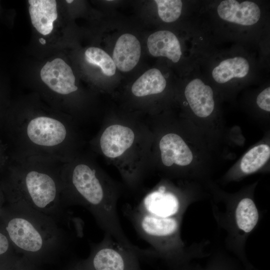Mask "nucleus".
<instances>
[{"mask_svg":"<svg viewBox=\"0 0 270 270\" xmlns=\"http://www.w3.org/2000/svg\"><path fill=\"white\" fill-rule=\"evenodd\" d=\"M11 158L40 157L62 162L72 159L73 130L63 114L24 112L7 118Z\"/></svg>","mask_w":270,"mask_h":270,"instance_id":"f257e3e1","label":"nucleus"},{"mask_svg":"<svg viewBox=\"0 0 270 270\" xmlns=\"http://www.w3.org/2000/svg\"><path fill=\"white\" fill-rule=\"evenodd\" d=\"M77 162L72 159L62 165L63 192L87 206L105 234L127 248H134L120 226L116 198L106 192L95 168L84 162Z\"/></svg>","mask_w":270,"mask_h":270,"instance_id":"f03ea898","label":"nucleus"},{"mask_svg":"<svg viewBox=\"0 0 270 270\" xmlns=\"http://www.w3.org/2000/svg\"><path fill=\"white\" fill-rule=\"evenodd\" d=\"M10 158L14 190L22 201L44 208L58 200L63 192L64 162L40 157Z\"/></svg>","mask_w":270,"mask_h":270,"instance_id":"7ed1b4c3","label":"nucleus"},{"mask_svg":"<svg viewBox=\"0 0 270 270\" xmlns=\"http://www.w3.org/2000/svg\"><path fill=\"white\" fill-rule=\"evenodd\" d=\"M126 212L139 236L150 245L153 251L176 262L180 268L197 258L198 253L186 250L181 238L182 217L160 218L134 208H126Z\"/></svg>","mask_w":270,"mask_h":270,"instance_id":"20e7f679","label":"nucleus"},{"mask_svg":"<svg viewBox=\"0 0 270 270\" xmlns=\"http://www.w3.org/2000/svg\"><path fill=\"white\" fill-rule=\"evenodd\" d=\"M188 207L175 194L166 192V186H162L146 195L138 206L134 208L145 214L167 218L182 217Z\"/></svg>","mask_w":270,"mask_h":270,"instance_id":"39448f33","label":"nucleus"},{"mask_svg":"<svg viewBox=\"0 0 270 270\" xmlns=\"http://www.w3.org/2000/svg\"><path fill=\"white\" fill-rule=\"evenodd\" d=\"M92 258L95 270H126V257L140 251L118 242L112 237L105 234L102 241L96 247Z\"/></svg>","mask_w":270,"mask_h":270,"instance_id":"423d86ee","label":"nucleus"},{"mask_svg":"<svg viewBox=\"0 0 270 270\" xmlns=\"http://www.w3.org/2000/svg\"><path fill=\"white\" fill-rule=\"evenodd\" d=\"M40 75L50 90L58 95L66 96L78 90L71 68L62 58L48 62L42 68Z\"/></svg>","mask_w":270,"mask_h":270,"instance_id":"0eeeda50","label":"nucleus"},{"mask_svg":"<svg viewBox=\"0 0 270 270\" xmlns=\"http://www.w3.org/2000/svg\"><path fill=\"white\" fill-rule=\"evenodd\" d=\"M6 230L12 241L24 250L37 252L43 247L42 234L26 218L17 217L12 219Z\"/></svg>","mask_w":270,"mask_h":270,"instance_id":"6e6552de","label":"nucleus"},{"mask_svg":"<svg viewBox=\"0 0 270 270\" xmlns=\"http://www.w3.org/2000/svg\"><path fill=\"white\" fill-rule=\"evenodd\" d=\"M217 11L222 20L242 26L256 24L260 17V10L254 2L244 1L239 3L235 0L222 1Z\"/></svg>","mask_w":270,"mask_h":270,"instance_id":"1a4fd4ad","label":"nucleus"},{"mask_svg":"<svg viewBox=\"0 0 270 270\" xmlns=\"http://www.w3.org/2000/svg\"><path fill=\"white\" fill-rule=\"evenodd\" d=\"M134 134L129 128L120 124L109 126L102 134L100 144L102 153L110 158L122 154L133 144Z\"/></svg>","mask_w":270,"mask_h":270,"instance_id":"9d476101","label":"nucleus"},{"mask_svg":"<svg viewBox=\"0 0 270 270\" xmlns=\"http://www.w3.org/2000/svg\"><path fill=\"white\" fill-rule=\"evenodd\" d=\"M140 54L141 46L138 38L133 34H124L118 39L112 58L120 70L128 72L136 66Z\"/></svg>","mask_w":270,"mask_h":270,"instance_id":"9b49d317","label":"nucleus"},{"mask_svg":"<svg viewBox=\"0 0 270 270\" xmlns=\"http://www.w3.org/2000/svg\"><path fill=\"white\" fill-rule=\"evenodd\" d=\"M184 94L193 112L197 116L205 118L210 116L214 107L212 88L199 78L190 82L186 86Z\"/></svg>","mask_w":270,"mask_h":270,"instance_id":"f8f14e48","label":"nucleus"},{"mask_svg":"<svg viewBox=\"0 0 270 270\" xmlns=\"http://www.w3.org/2000/svg\"><path fill=\"white\" fill-rule=\"evenodd\" d=\"M160 148L162 163L166 166H170L174 164L185 166L192 162V151L176 134L171 133L164 136L160 140Z\"/></svg>","mask_w":270,"mask_h":270,"instance_id":"ddd939ff","label":"nucleus"},{"mask_svg":"<svg viewBox=\"0 0 270 270\" xmlns=\"http://www.w3.org/2000/svg\"><path fill=\"white\" fill-rule=\"evenodd\" d=\"M147 46L152 56H165L174 62H178L182 55L178 38L168 30H159L151 34L148 38Z\"/></svg>","mask_w":270,"mask_h":270,"instance_id":"4468645a","label":"nucleus"},{"mask_svg":"<svg viewBox=\"0 0 270 270\" xmlns=\"http://www.w3.org/2000/svg\"><path fill=\"white\" fill-rule=\"evenodd\" d=\"M28 8L32 23L41 34L48 35L52 32L53 23L58 18L56 1L29 0Z\"/></svg>","mask_w":270,"mask_h":270,"instance_id":"2eb2a0df","label":"nucleus"},{"mask_svg":"<svg viewBox=\"0 0 270 270\" xmlns=\"http://www.w3.org/2000/svg\"><path fill=\"white\" fill-rule=\"evenodd\" d=\"M166 84V80L160 70L152 68L146 72L135 81L131 90L136 96H144L162 92Z\"/></svg>","mask_w":270,"mask_h":270,"instance_id":"dca6fc26","label":"nucleus"},{"mask_svg":"<svg viewBox=\"0 0 270 270\" xmlns=\"http://www.w3.org/2000/svg\"><path fill=\"white\" fill-rule=\"evenodd\" d=\"M249 68L248 62L246 58L235 57L220 62L212 70V76L216 82L224 84L234 78H244L248 74Z\"/></svg>","mask_w":270,"mask_h":270,"instance_id":"f3484780","label":"nucleus"},{"mask_svg":"<svg viewBox=\"0 0 270 270\" xmlns=\"http://www.w3.org/2000/svg\"><path fill=\"white\" fill-rule=\"evenodd\" d=\"M191 260L182 267L180 270H240L238 261L224 254H216L206 260V263L200 264Z\"/></svg>","mask_w":270,"mask_h":270,"instance_id":"a211bd4d","label":"nucleus"},{"mask_svg":"<svg viewBox=\"0 0 270 270\" xmlns=\"http://www.w3.org/2000/svg\"><path fill=\"white\" fill-rule=\"evenodd\" d=\"M270 156V148L268 145L262 144L254 146L243 156L240 169L246 174L254 172L264 166Z\"/></svg>","mask_w":270,"mask_h":270,"instance_id":"6ab92c4d","label":"nucleus"},{"mask_svg":"<svg viewBox=\"0 0 270 270\" xmlns=\"http://www.w3.org/2000/svg\"><path fill=\"white\" fill-rule=\"evenodd\" d=\"M84 56L88 62L100 67L104 75L112 76L115 74L116 64L112 58L104 50L90 47L86 50Z\"/></svg>","mask_w":270,"mask_h":270,"instance_id":"aec40b11","label":"nucleus"},{"mask_svg":"<svg viewBox=\"0 0 270 270\" xmlns=\"http://www.w3.org/2000/svg\"><path fill=\"white\" fill-rule=\"evenodd\" d=\"M158 14L160 19L166 22L177 20L180 16L182 2L180 0H155Z\"/></svg>","mask_w":270,"mask_h":270,"instance_id":"412c9836","label":"nucleus"},{"mask_svg":"<svg viewBox=\"0 0 270 270\" xmlns=\"http://www.w3.org/2000/svg\"><path fill=\"white\" fill-rule=\"evenodd\" d=\"M270 88L268 87L262 90L258 96L256 103L263 110L270 111Z\"/></svg>","mask_w":270,"mask_h":270,"instance_id":"4be33fe9","label":"nucleus"},{"mask_svg":"<svg viewBox=\"0 0 270 270\" xmlns=\"http://www.w3.org/2000/svg\"><path fill=\"white\" fill-rule=\"evenodd\" d=\"M9 246V243L7 238L0 232V254L6 252Z\"/></svg>","mask_w":270,"mask_h":270,"instance_id":"5701e85b","label":"nucleus"},{"mask_svg":"<svg viewBox=\"0 0 270 270\" xmlns=\"http://www.w3.org/2000/svg\"><path fill=\"white\" fill-rule=\"evenodd\" d=\"M39 41L42 44H46V40L44 39L43 38H40Z\"/></svg>","mask_w":270,"mask_h":270,"instance_id":"b1692460","label":"nucleus"},{"mask_svg":"<svg viewBox=\"0 0 270 270\" xmlns=\"http://www.w3.org/2000/svg\"><path fill=\"white\" fill-rule=\"evenodd\" d=\"M66 2L70 4V3H72V2H73V0H66Z\"/></svg>","mask_w":270,"mask_h":270,"instance_id":"393cba45","label":"nucleus"},{"mask_svg":"<svg viewBox=\"0 0 270 270\" xmlns=\"http://www.w3.org/2000/svg\"><path fill=\"white\" fill-rule=\"evenodd\" d=\"M252 270H258L253 268Z\"/></svg>","mask_w":270,"mask_h":270,"instance_id":"a878e982","label":"nucleus"}]
</instances>
